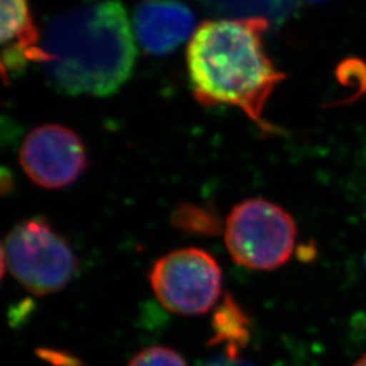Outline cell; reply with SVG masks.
<instances>
[{
	"mask_svg": "<svg viewBox=\"0 0 366 366\" xmlns=\"http://www.w3.org/2000/svg\"><path fill=\"white\" fill-rule=\"evenodd\" d=\"M127 366H187L182 355L166 346H151L133 355Z\"/></svg>",
	"mask_w": 366,
	"mask_h": 366,
	"instance_id": "cell-11",
	"label": "cell"
},
{
	"mask_svg": "<svg viewBox=\"0 0 366 366\" xmlns=\"http://www.w3.org/2000/svg\"><path fill=\"white\" fill-rule=\"evenodd\" d=\"M3 259L14 278L37 296L66 288L78 269L66 239L39 217L14 227L4 240Z\"/></svg>",
	"mask_w": 366,
	"mask_h": 366,
	"instance_id": "cell-4",
	"label": "cell"
},
{
	"mask_svg": "<svg viewBox=\"0 0 366 366\" xmlns=\"http://www.w3.org/2000/svg\"><path fill=\"white\" fill-rule=\"evenodd\" d=\"M134 36L148 54L163 56L196 33V18L178 0H149L139 4L133 16Z\"/></svg>",
	"mask_w": 366,
	"mask_h": 366,
	"instance_id": "cell-7",
	"label": "cell"
},
{
	"mask_svg": "<svg viewBox=\"0 0 366 366\" xmlns=\"http://www.w3.org/2000/svg\"><path fill=\"white\" fill-rule=\"evenodd\" d=\"M353 366H366V354L365 355H362Z\"/></svg>",
	"mask_w": 366,
	"mask_h": 366,
	"instance_id": "cell-13",
	"label": "cell"
},
{
	"mask_svg": "<svg viewBox=\"0 0 366 366\" xmlns=\"http://www.w3.org/2000/svg\"><path fill=\"white\" fill-rule=\"evenodd\" d=\"M41 64L59 92L107 97L131 78L136 45L118 0H95L60 14L45 27Z\"/></svg>",
	"mask_w": 366,
	"mask_h": 366,
	"instance_id": "cell-1",
	"label": "cell"
},
{
	"mask_svg": "<svg viewBox=\"0 0 366 366\" xmlns=\"http://www.w3.org/2000/svg\"><path fill=\"white\" fill-rule=\"evenodd\" d=\"M149 281L157 300L174 314H205L222 295V269L199 249H177L162 257Z\"/></svg>",
	"mask_w": 366,
	"mask_h": 366,
	"instance_id": "cell-5",
	"label": "cell"
},
{
	"mask_svg": "<svg viewBox=\"0 0 366 366\" xmlns=\"http://www.w3.org/2000/svg\"><path fill=\"white\" fill-rule=\"evenodd\" d=\"M202 366H254L247 361L240 360V357L232 358L229 355H222V357H214L209 361H207Z\"/></svg>",
	"mask_w": 366,
	"mask_h": 366,
	"instance_id": "cell-12",
	"label": "cell"
},
{
	"mask_svg": "<svg viewBox=\"0 0 366 366\" xmlns=\"http://www.w3.org/2000/svg\"><path fill=\"white\" fill-rule=\"evenodd\" d=\"M212 343L225 346V354L237 358L249 340V320L232 297L227 296L213 317Z\"/></svg>",
	"mask_w": 366,
	"mask_h": 366,
	"instance_id": "cell-9",
	"label": "cell"
},
{
	"mask_svg": "<svg viewBox=\"0 0 366 366\" xmlns=\"http://www.w3.org/2000/svg\"><path fill=\"white\" fill-rule=\"evenodd\" d=\"M264 18H222L197 27L187 45V69L197 101L240 109L262 131L273 132L263 109L285 79L263 46Z\"/></svg>",
	"mask_w": 366,
	"mask_h": 366,
	"instance_id": "cell-2",
	"label": "cell"
},
{
	"mask_svg": "<svg viewBox=\"0 0 366 366\" xmlns=\"http://www.w3.org/2000/svg\"><path fill=\"white\" fill-rule=\"evenodd\" d=\"M19 162L27 177L44 189H61L86 170L87 155L80 137L63 125H42L24 140Z\"/></svg>",
	"mask_w": 366,
	"mask_h": 366,
	"instance_id": "cell-6",
	"label": "cell"
},
{
	"mask_svg": "<svg viewBox=\"0 0 366 366\" xmlns=\"http://www.w3.org/2000/svg\"><path fill=\"white\" fill-rule=\"evenodd\" d=\"M212 13L235 18H264L281 22L295 7V0H199Z\"/></svg>",
	"mask_w": 366,
	"mask_h": 366,
	"instance_id": "cell-10",
	"label": "cell"
},
{
	"mask_svg": "<svg viewBox=\"0 0 366 366\" xmlns=\"http://www.w3.org/2000/svg\"><path fill=\"white\" fill-rule=\"evenodd\" d=\"M1 48L4 75L22 71L27 63L41 66L45 61L46 53L27 0H1Z\"/></svg>",
	"mask_w": 366,
	"mask_h": 366,
	"instance_id": "cell-8",
	"label": "cell"
},
{
	"mask_svg": "<svg viewBox=\"0 0 366 366\" xmlns=\"http://www.w3.org/2000/svg\"><path fill=\"white\" fill-rule=\"evenodd\" d=\"M225 246L236 264L274 270L290 259L297 228L287 210L262 198L234 207L225 222Z\"/></svg>",
	"mask_w": 366,
	"mask_h": 366,
	"instance_id": "cell-3",
	"label": "cell"
}]
</instances>
